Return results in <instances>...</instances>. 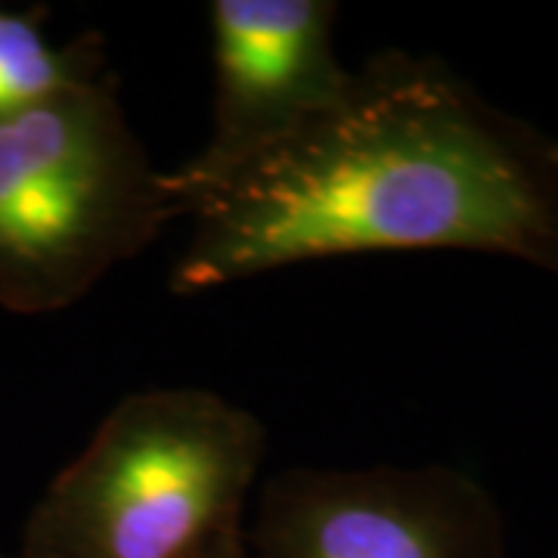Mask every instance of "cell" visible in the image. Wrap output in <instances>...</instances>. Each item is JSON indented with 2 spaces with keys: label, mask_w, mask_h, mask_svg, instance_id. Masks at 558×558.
I'll return each instance as SVG.
<instances>
[{
  "label": "cell",
  "mask_w": 558,
  "mask_h": 558,
  "mask_svg": "<svg viewBox=\"0 0 558 558\" xmlns=\"http://www.w3.org/2000/svg\"><path fill=\"white\" fill-rule=\"evenodd\" d=\"M174 295L363 252H481L558 277V140L438 57L385 50L326 116L178 202Z\"/></svg>",
  "instance_id": "obj_1"
},
{
  "label": "cell",
  "mask_w": 558,
  "mask_h": 558,
  "mask_svg": "<svg viewBox=\"0 0 558 558\" xmlns=\"http://www.w3.org/2000/svg\"><path fill=\"white\" fill-rule=\"evenodd\" d=\"M180 211L102 75L0 121V307L78 304Z\"/></svg>",
  "instance_id": "obj_3"
},
{
  "label": "cell",
  "mask_w": 558,
  "mask_h": 558,
  "mask_svg": "<svg viewBox=\"0 0 558 558\" xmlns=\"http://www.w3.org/2000/svg\"><path fill=\"white\" fill-rule=\"evenodd\" d=\"M202 558H248L245 556V527L236 531V534H230V537H223L215 546V549H208Z\"/></svg>",
  "instance_id": "obj_7"
},
{
  "label": "cell",
  "mask_w": 558,
  "mask_h": 558,
  "mask_svg": "<svg viewBox=\"0 0 558 558\" xmlns=\"http://www.w3.org/2000/svg\"><path fill=\"white\" fill-rule=\"evenodd\" d=\"M264 453L260 418L218 391H134L47 484L16 558H202L242 531Z\"/></svg>",
  "instance_id": "obj_2"
},
{
  "label": "cell",
  "mask_w": 558,
  "mask_h": 558,
  "mask_svg": "<svg viewBox=\"0 0 558 558\" xmlns=\"http://www.w3.org/2000/svg\"><path fill=\"white\" fill-rule=\"evenodd\" d=\"M0 558H10V556H3V553H0Z\"/></svg>",
  "instance_id": "obj_8"
},
{
  "label": "cell",
  "mask_w": 558,
  "mask_h": 558,
  "mask_svg": "<svg viewBox=\"0 0 558 558\" xmlns=\"http://www.w3.org/2000/svg\"><path fill=\"white\" fill-rule=\"evenodd\" d=\"M248 558H506L490 490L453 465L289 469L264 484Z\"/></svg>",
  "instance_id": "obj_4"
},
{
  "label": "cell",
  "mask_w": 558,
  "mask_h": 558,
  "mask_svg": "<svg viewBox=\"0 0 558 558\" xmlns=\"http://www.w3.org/2000/svg\"><path fill=\"white\" fill-rule=\"evenodd\" d=\"M102 75H109V65L100 35L53 44L40 10L0 7V121Z\"/></svg>",
  "instance_id": "obj_6"
},
{
  "label": "cell",
  "mask_w": 558,
  "mask_h": 558,
  "mask_svg": "<svg viewBox=\"0 0 558 558\" xmlns=\"http://www.w3.org/2000/svg\"><path fill=\"white\" fill-rule=\"evenodd\" d=\"M336 20L332 0L211 3V134L193 159L165 171L174 205L270 153L344 100L354 69L336 53Z\"/></svg>",
  "instance_id": "obj_5"
}]
</instances>
